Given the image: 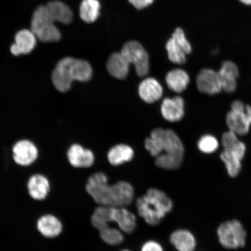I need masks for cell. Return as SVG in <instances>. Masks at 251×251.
<instances>
[{
	"label": "cell",
	"mask_w": 251,
	"mask_h": 251,
	"mask_svg": "<svg viewBox=\"0 0 251 251\" xmlns=\"http://www.w3.org/2000/svg\"><path fill=\"white\" fill-rule=\"evenodd\" d=\"M145 147L153 156L155 164L166 170H175L183 162L184 147L179 137L171 129L157 128L145 141Z\"/></svg>",
	"instance_id": "6da1fadb"
},
{
	"label": "cell",
	"mask_w": 251,
	"mask_h": 251,
	"mask_svg": "<svg viewBox=\"0 0 251 251\" xmlns=\"http://www.w3.org/2000/svg\"><path fill=\"white\" fill-rule=\"evenodd\" d=\"M86 189L94 201L101 206L125 207L132 202L134 197V188L130 183L119 181L109 185L107 176L102 172L90 176Z\"/></svg>",
	"instance_id": "7a4b0ae2"
},
{
	"label": "cell",
	"mask_w": 251,
	"mask_h": 251,
	"mask_svg": "<svg viewBox=\"0 0 251 251\" xmlns=\"http://www.w3.org/2000/svg\"><path fill=\"white\" fill-rule=\"evenodd\" d=\"M92 66L84 59L70 56L59 60L53 70L51 80L55 89L61 93L68 92L74 81L86 82L92 78Z\"/></svg>",
	"instance_id": "3957f363"
},
{
	"label": "cell",
	"mask_w": 251,
	"mask_h": 251,
	"mask_svg": "<svg viewBox=\"0 0 251 251\" xmlns=\"http://www.w3.org/2000/svg\"><path fill=\"white\" fill-rule=\"evenodd\" d=\"M136 206L139 215L147 224L156 226L172 211L174 203L164 191L151 188L137 200Z\"/></svg>",
	"instance_id": "277c9868"
},
{
	"label": "cell",
	"mask_w": 251,
	"mask_h": 251,
	"mask_svg": "<svg viewBox=\"0 0 251 251\" xmlns=\"http://www.w3.org/2000/svg\"><path fill=\"white\" fill-rule=\"evenodd\" d=\"M37 40L43 43L58 42L61 33L47 10L46 5H40L34 11L30 22V29Z\"/></svg>",
	"instance_id": "5b68a950"
},
{
	"label": "cell",
	"mask_w": 251,
	"mask_h": 251,
	"mask_svg": "<svg viewBox=\"0 0 251 251\" xmlns=\"http://www.w3.org/2000/svg\"><path fill=\"white\" fill-rule=\"evenodd\" d=\"M220 243L227 249H237L246 244L247 233L241 223L232 220L223 223L218 228Z\"/></svg>",
	"instance_id": "8992f818"
},
{
	"label": "cell",
	"mask_w": 251,
	"mask_h": 251,
	"mask_svg": "<svg viewBox=\"0 0 251 251\" xmlns=\"http://www.w3.org/2000/svg\"><path fill=\"white\" fill-rule=\"evenodd\" d=\"M121 52L129 64L134 65L138 76L143 77L149 74V56L139 42L131 40L126 43Z\"/></svg>",
	"instance_id": "52a82bcc"
},
{
	"label": "cell",
	"mask_w": 251,
	"mask_h": 251,
	"mask_svg": "<svg viewBox=\"0 0 251 251\" xmlns=\"http://www.w3.org/2000/svg\"><path fill=\"white\" fill-rule=\"evenodd\" d=\"M218 74L222 90L228 93L234 92L237 88V79L240 75L236 63L229 59L223 61Z\"/></svg>",
	"instance_id": "ba28073f"
},
{
	"label": "cell",
	"mask_w": 251,
	"mask_h": 251,
	"mask_svg": "<svg viewBox=\"0 0 251 251\" xmlns=\"http://www.w3.org/2000/svg\"><path fill=\"white\" fill-rule=\"evenodd\" d=\"M196 84L200 92L208 95H215L222 90L218 71L211 68H204L199 71Z\"/></svg>",
	"instance_id": "9c48e42d"
},
{
	"label": "cell",
	"mask_w": 251,
	"mask_h": 251,
	"mask_svg": "<svg viewBox=\"0 0 251 251\" xmlns=\"http://www.w3.org/2000/svg\"><path fill=\"white\" fill-rule=\"evenodd\" d=\"M12 152L15 162L19 165L23 166L32 164L39 155L36 146L27 140L18 141L14 146Z\"/></svg>",
	"instance_id": "30bf717a"
},
{
	"label": "cell",
	"mask_w": 251,
	"mask_h": 251,
	"mask_svg": "<svg viewBox=\"0 0 251 251\" xmlns=\"http://www.w3.org/2000/svg\"><path fill=\"white\" fill-rule=\"evenodd\" d=\"M14 40L15 42L10 47L11 54L14 56L29 54L37 45V37L30 29L18 31Z\"/></svg>",
	"instance_id": "8fae6325"
},
{
	"label": "cell",
	"mask_w": 251,
	"mask_h": 251,
	"mask_svg": "<svg viewBox=\"0 0 251 251\" xmlns=\"http://www.w3.org/2000/svg\"><path fill=\"white\" fill-rule=\"evenodd\" d=\"M163 117L171 122L181 120L184 115V101L180 96L174 98H166L163 101L161 107Z\"/></svg>",
	"instance_id": "7c38bea8"
},
{
	"label": "cell",
	"mask_w": 251,
	"mask_h": 251,
	"mask_svg": "<svg viewBox=\"0 0 251 251\" xmlns=\"http://www.w3.org/2000/svg\"><path fill=\"white\" fill-rule=\"evenodd\" d=\"M68 159L75 168H89L94 164V156L92 151L84 149L78 144H73L69 149Z\"/></svg>",
	"instance_id": "4fadbf2b"
},
{
	"label": "cell",
	"mask_w": 251,
	"mask_h": 251,
	"mask_svg": "<svg viewBox=\"0 0 251 251\" xmlns=\"http://www.w3.org/2000/svg\"><path fill=\"white\" fill-rule=\"evenodd\" d=\"M112 222H115L125 233H133L136 228V216L125 207H112Z\"/></svg>",
	"instance_id": "5bb4252c"
},
{
	"label": "cell",
	"mask_w": 251,
	"mask_h": 251,
	"mask_svg": "<svg viewBox=\"0 0 251 251\" xmlns=\"http://www.w3.org/2000/svg\"><path fill=\"white\" fill-rule=\"evenodd\" d=\"M139 93L144 101L151 103L161 99L163 89L158 80L149 77L141 81L139 87Z\"/></svg>",
	"instance_id": "9a60e30c"
},
{
	"label": "cell",
	"mask_w": 251,
	"mask_h": 251,
	"mask_svg": "<svg viewBox=\"0 0 251 251\" xmlns=\"http://www.w3.org/2000/svg\"><path fill=\"white\" fill-rule=\"evenodd\" d=\"M226 124L229 130L233 131L238 136H243L247 134L251 125L246 111H237L233 110L228 112Z\"/></svg>",
	"instance_id": "2e32d148"
},
{
	"label": "cell",
	"mask_w": 251,
	"mask_h": 251,
	"mask_svg": "<svg viewBox=\"0 0 251 251\" xmlns=\"http://www.w3.org/2000/svg\"><path fill=\"white\" fill-rule=\"evenodd\" d=\"M47 10L55 23L70 24L73 20V12L67 4L59 0H52L46 4Z\"/></svg>",
	"instance_id": "e0dca14e"
},
{
	"label": "cell",
	"mask_w": 251,
	"mask_h": 251,
	"mask_svg": "<svg viewBox=\"0 0 251 251\" xmlns=\"http://www.w3.org/2000/svg\"><path fill=\"white\" fill-rule=\"evenodd\" d=\"M27 189L30 196L37 201L45 200L49 195L50 184L47 178L42 175L36 174L28 181Z\"/></svg>",
	"instance_id": "ac0fdd59"
},
{
	"label": "cell",
	"mask_w": 251,
	"mask_h": 251,
	"mask_svg": "<svg viewBox=\"0 0 251 251\" xmlns=\"http://www.w3.org/2000/svg\"><path fill=\"white\" fill-rule=\"evenodd\" d=\"M129 65L121 52H114L108 59L106 68L112 76L123 80L127 76Z\"/></svg>",
	"instance_id": "d6986e66"
},
{
	"label": "cell",
	"mask_w": 251,
	"mask_h": 251,
	"mask_svg": "<svg viewBox=\"0 0 251 251\" xmlns=\"http://www.w3.org/2000/svg\"><path fill=\"white\" fill-rule=\"evenodd\" d=\"M37 230L44 237L55 238L62 233V224L58 218L52 215H45L37 223Z\"/></svg>",
	"instance_id": "ffe728a7"
},
{
	"label": "cell",
	"mask_w": 251,
	"mask_h": 251,
	"mask_svg": "<svg viewBox=\"0 0 251 251\" xmlns=\"http://www.w3.org/2000/svg\"><path fill=\"white\" fill-rule=\"evenodd\" d=\"M170 242L178 251H194L197 244L193 233L185 229L173 232L170 236Z\"/></svg>",
	"instance_id": "44dd1931"
},
{
	"label": "cell",
	"mask_w": 251,
	"mask_h": 251,
	"mask_svg": "<svg viewBox=\"0 0 251 251\" xmlns=\"http://www.w3.org/2000/svg\"><path fill=\"white\" fill-rule=\"evenodd\" d=\"M190 81L189 75L183 69H175L169 71L166 76V83L169 89L177 93L186 90Z\"/></svg>",
	"instance_id": "7402d4cb"
},
{
	"label": "cell",
	"mask_w": 251,
	"mask_h": 251,
	"mask_svg": "<svg viewBox=\"0 0 251 251\" xmlns=\"http://www.w3.org/2000/svg\"><path fill=\"white\" fill-rule=\"evenodd\" d=\"M134 151L130 146L126 144H118L109 150L108 161L112 165L118 166L131 161L133 158Z\"/></svg>",
	"instance_id": "603a6c76"
},
{
	"label": "cell",
	"mask_w": 251,
	"mask_h": 251,
	"mask_svg": "<svg viewBox=\"0 0 251 251\" xmlns=\"http://www.w3.org/2000/svg\"><path fill=\"white\" fill-rule=\"evenodd\" d=\"M100 10L99 0H83L80 5V17L85 23H93L98 19Z\"/></svg>",
	"instance_id": "cb8c5ba5"
},
{
	"label": "cell",
	"mask_w": 251,
	"mask_h": 251,
	"mask_svg": "<svg viewBox=\"0 0 251 251\" xmlns=\"http://www.w3.org/2000/svg\"><path fill=\"white\" fill-rule=\"evenodd\" d=\"M91 222L99 231L109 227L112 222V206L100 205L94 210Z\"/></svg>",
	"instance_id": "d4e9b609"
},
{
	"label": "cell",
	"mask_w": 251,
	"mask_h": 251,
	"mask_svg": "<svg viewBox=\"0 0 251 251\" xmlns=\"http://www.w3.org/2000/svg\"><path fill=\"white\" fill-rule=\"evenodd\" d=\"M221 159L226 166L228 175L231 177L237 176L242 168L243 159L236 153L225 150L221 153Z\"/></svg>",
	"instance_id": "484cf974"
},
{
	"label": "cell",
	"mask_w": 251,
	"mask_h": 251,
	"mask_svg": "<svg viewBox=\"0 0 251 251\" xmlns=\"http://www.w3.org/2000/svg\"><path fill=\"white\" fill-rule=\"evenodd\" d=\"M169 60L175 64L183 65L187 62V54L171 37L166 44Z\"/></svg>",
	"instance_id": "4316f807"
},
{
	"label": "cell",
	"mask_w": 251,
	"mask_h": 251,
	"mask_svg": "<svg viewBox=\"0 0 251 251\" xmlns=\"http://www.w3.org/2000/svg\"><path fill=\"white\" fill-rule=\"evenodd\" d=\"M100 237L103 242L110 246H118L123 243L124 236L118 229L107 227L100 231Z\"/></svg>",
	"instance_id": "83f0119b"
},
{
	"label": "cell",
	"mask_w": 251,
	"mask_h": 251,
	"mask_svg": "<svg viewBox=\"0 0 251 251\" xmlns=\"http://www.w3.org/2000/svg\"><path fill=\"white\" fill-rule=\"evenodd\" d=\"M219 146L218 139L211 134L204 135L200 138L198 142V147L200 151L207 154L215 152L219 148Z\"/></svg>",
	"instance_id": "f1b7e54d"
},
{
	"label": "cell",
	"mask_w": 251,
	"mask_h": 251,
	"mask_svg": "<svg viewBox=\"0 0 251 251\" xmlns=\"http://www.w3.org/2000/svg\"><path fill=\"white\" fill-rule=\"evenodd\" d=\"M172 37L176 43L179 46L187 55H190L193 51V47L190 40L187 39L186 34L183 28L178 27L176 28L172 33Z\"/></svg>",
	"instance_id": "f546056e"
},
{
	"label": "cell",
	"mask_w": 251,
	"mask_h": 251,
	"mask_svg": "<svg viewBox=\"0 0 251 251\" xmlns=\"http://www.w3.org/2000/svg\"><path fill=\"white\" fill-rule=\"evenodd\" d=\"M238 135L233 131L229 130L223 134L222 137V144L225 150H228L233 147L239 142Z\"/></svg>",
	"instance_id": "4dcf8cb0"
},
{
	"label": "cell",
	"mask_w": 251,
	"mask_h": 251,
	"mask_svg": "<svg viewBox=\"0 0 251 251\" xmlns=\"http://www.w3.org/2000/svg\"><path fill=\"white\" fill-rule=\"evenodd\" d=\"M141 251H164V250L161 245L157 241L150 240L143 245Z\"/></svg>",
	"instance_id": "1f68e13d"
},
{
	"label": "cell",
	"mask_w": 251,
	"mask_h": 251,
	"mask_svg": "<svg viewBox=\"0 0 251 251\" xmlns=\"http://www.w3.org/2000/svg\"><path fill=\"white\" fill-rule=\"evenodd\" d=\"M135 8L141 9L148 7L151 4L153 0H128Z\"/></svg>",
	"instance_id": "d6a6232c"
},
{
	"label": "cell",
	"mask_w": 251,
	"mask_h": 251,
	"mask_svg": "<svg viewBox=\"0 0 251 251\" xmlns=\"http://www.w3.org/2000/svg\"><path fill=\"white\" fill-rule=\"evenodd\" d=\"M231 107V110L237 111H244L246 109V106H245L244 103L239 100H236L232 102Z\"/></svg>",
	"instance_id": "836d02e7"
},
{
	"label": "cell",
	"mask_w": 251,
	"mask_h": 251,
	"mask_svg": "<svg viewBox=\"0 0 251 251\" xmlns=\"http://www.w3.org/2000/svg\"><path fill=\"white\" fill-rule=\"evenodd\" d=\"M237 1L246 7H251V0H237Z\"/></svg>",
	"instance_id": "e575fe53"
},
{
	"label": "cell",
	"mask_w": 251,
	"mask_h": 251,
	"mask_svg": "<svg viewBox=\"0 0 251 251\" xmlns=\"http://www.w3.org/2000/svg\"><path fill=\"white\" fill-rule=\"evenodd\" d=\"M246 112L247 117L249 118V120L251 123V105L246 106Z\"/></svg>",
	"instance_id": "d590c367"
},
{
	"label": "cell",
	"mask_w": 251,
	"mask_h": 251,
	"mask_svg": "<svg viewBox=\"0 0 251 251\" xmlns=\"http://www.w3.org/2000/svg\"><path fill=\"white\" fill-rule=\"evenodd\" d=\"M121 251H131L130 250H122Z\"/></svg>",
	"instance_id": "8d00e7d4"
}]
</instances>
